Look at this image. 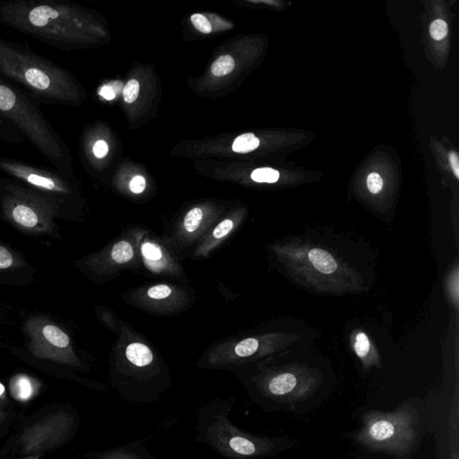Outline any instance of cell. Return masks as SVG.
<instances>
[{"instance_id": "obj_1", "label": "cell", "mask_w": 459, "mask_h": 459, "mask_svg": "<svg viewBox=\"0 0 459 459\" xmlns=\"http://www.w3.org/2000/svg\"><path fill=\"white\" fill-rule=\"evenodd\" d=\"M0 75L37 102L72 105L80 91L72 74L30 47L0 38Z\"/></svg>"}, {"instance_id": "obj_2", "label": "cell", "mask_w": 459, "mask_h": 459, "mask_svg": "<svg viewBox=\"0 0 459 459\" xmlns=\"http://www.w3.org/2000/svg\"><path fill=\"white\" fill-rule=\"evenodd\" d=\"M0 23L59 50L80 44L85 31L79 9L56 0H0Z\"/></svg>"}, {"instance_id": "obj_3", "label": "cell", "mask_w": 459, "mask_h": 459, "mask_svg": "<svg viewBox=\"0 0 459 459\" xmlns=\"http://www.w3.org/2000/svg\"><path fill=\"white\" fill-rule=\"evenodd\" d=\"M235 398H212L198 410L195 438L226 459H264L290 446L285 437L257 435L244 430L230 419Z\"/></svg>"}, {"instance_id": "obj_4", "label": "cell", "mask_w": 459, "mask_h": 459, "mask_svg": "<svg viewBox=\"0 0 459 459\" xmlns=\"http://www.w3.org/2000/svg\"><path fill=\"white\" fill-rule=\"evenodd\" d=\"M361 427L355 441L371 453L395 459H410L416 452L422 434L418 408L409 400L391 411L371 409L361 416Z\"/></svg>"}, {"instance_id": "obj_5", "label": "cell", "mask_w": 459, "mask_h": 459, "mask_svg": "<svg viewBox=\"0 0 459 459\" xmlns=\"http://www.w3.org/2000/svg\"><path fill=\"white\" fill-rule=\"evenodd\" d=\"M0 114L15 125L54 169L71 172L70 151L36 101L0 75Z\"/></svg>"}, {"instance_id": "obj_6", "label": "cell", "mask_w": 459, "mask_h": 459, "mask_svg": "<svg viewBox=\"0 0 459 459\" xmlns=\"http://www.w3.org/2000/svg\"><path fill=\"white\" fill-rule=\"evenodd\" d=\"M317 385V381L309 374L283 371L255 382L250 395L254 402L261 405L293 406L307 400Z\"/></svg>"}, {"instance_id": "obj_7", "label": "cell", "mask_w": 459, "mask_h": 459, "mask_svg": "<svg viewBox=\"0 0 459 459\" xmlns=\"http://www.w3.org/2000/svg\"><path fill=\"white\" fill-rule=\"evenodd\" d=\"M75 425V417L65 411L47 415L24 429L18 444L22 459H38L63 444Z\"/></svg>"}, {"instance_id": "obj_8", "label": "cell", "mask_w": 459, "mask_h": 459, "mask_svg": "<svg viewBox=\"0 0 459 459\" xmlns=\"http://www.w3.org/2000/svg\"><path fill=\"white\" fill-rule=\"evenodd\" d=\"M91 459H156L149 448L140 441L117 446L97 453Z\"/></svg>"}, {"instance_id": "obj_9", "label": "cell", "mask_w": 459, "mask_h": 459, "mask_svg": "<svg viewBox=\"0 0 459 459\" xmlns=\"http://www.w3.org/2000/svg\"><path fill=\"white\" fill-rule=\"evenodd\" d=\"M127 361L138 367H149L153 362V354L151 349L141 342H132L126 348Z\"/></svg>"}, {"instance_id": "obj_10", "label": "cell", "mask_w": 459, "mask_h": 459, "mask_svg": "<svg viewBox=\"0 0 459 459\" xmlns=\"http://www.w3.org/2000/svg\"><path fill=\"white\" fill-rule=\"evenodd\" d=\"M452 408L449 416L450 453L448 459H459L458 432H459V398L457 394L452 399Z\"/></svg>"}, {"instance_id": "obj_11", "label": "cell", "mask_w": 459, "mask_h": 459, "mask_svg": "<svg viewBox=\"0 0 459 459\" xmlns=\"http://www.w3.org/2000/svg\"><path fill=\"white\" fill-rule=\"evenodd\" d=\"M308 258L313 266L322 273L330 274L337 269V263L333 255L324 249H311Z\"/></svg>"}, {"instance_id": "obj_12", "label": "cell", "mask_w": 459, "mask_h": 459, "mask_svg": "<svg viewBox=\"0 0 459 459\" xmlns=\"http://www.w3.org/2000/svg\"><path fill=\"white\" fill-rule=\"evenodd\" d=\"M0 141L10 144H22L26 141L19 128L1 114Z\"/></svg>"}, {"instance_id": "obj_13", "label": "cell", "mask_w": 459, "mask_h": 459, "mask_svg": "<svg viewBox=\"0 0 459 459\" xmlns=\"http://www.w3.org/2000/svg\"><path fill=\"white\" fill-rule=\"evenodd\" d=\"M12 214L16 222L25 227H34L39 221L37 212L28 204H15L12 210Z\"/></svg>"}, {"instance_id": "obj_14", "label": "cell", "mask_w": 459, "mask_h": 459, "mask_svg": "<svg viewBox=\"0 0 459 459\" xmlns=\"http://www.w3.org/2000/svg\"><path fill=\"white\" fill-rule=\"evenodd\" d=\"M11 391L13 396L22 402L30 400L35 393L33 385L26 377H20L15 379L12 384Z\"/></svg>"}, {"instance_id": "obj_15", "label": "cell", "mask_w": 459, "mask_h": 459, "mask_svg": "<svg viewBox=\"0 0 459 459\" xmlns=\"http://www.w3.org/2000/svg\"><path fill=\"white\" fill-rule=\"evenodd\" d=\"M42 333L48 342L56 347L65 348L69 345L70 340L67 334L55 325H46Z\"/></svg>"}, {"instance_id": "obj_16", "label": "cell", "mask_w": 459, "mask_h": 459, "mask_svg": "<svg viewBox=\"0 0 459 459\" xmlns=\"http://www.w3.org/2000/svg\"><path fill=\"white\" fill-rule=\"evenodd\" d=\"M259 139L251 133L238 135L232 143V150L236 152L246 153L256 149Z\"/></svg>"}, {"instance_id": "obj_17", "label": "cell", "mask_w": 459, "mask_h": 459, "mask_svg": "<svg viewBox=\"0 0 459 459\" xmlns=\"http://www.w3.org/2000/svg\"><path fill=\"white\" fill-rule=\"evenodd\" d=\"M134 256L131 244L126 240L116 243L111 250V257L117 264H125Z\"/></svg>"}, {"instance_id": "obj_18", "label": "cell", "mask_w": 459, "mask_h": 459, "mask_svg": "<svg viewBox=\"0 0 459 459\" xmlns=\"http://www.w3.org/2000/svg\"><path fill=\"white\" fill-rule=\"evenodd\" d=\"M235 67V61L229 55L221 56L212 65V73L215 76H222L230 74Z\"/></svg>"}, {"instance_id": "obj_19", "label": "cell", "mask_w": 459, "mask_h": 459, "mask_svg": "<svg viewBox=\"0 0 459 459\" xmlns=\"http://www.w3.org/2000/svg\"><path fill=\"white\" fill-rule=\"evenodd\" d=\"M258 341L255 338H247L239 342L234 347V353L238 358L249 357L257 351Z\"/></svg>"}, {"instance_id": "obj_20", "label": "cell", "mask_w": 459, "mask_h": 459, "mask_svg": "<svg viewBox=\"0 0 459 459\" xmlns=\"http://www.w3.org/2000/svg\"><path fill=\"white\" fill-rule=\"evenodd\" d=\"M142 253L150 266L154 268V263L162 259V252L160 247L151 242H144L142 245Z\"/></svg>"}, {"instance_id": "obj_21", "label": "cell", "mask_w": 459, "mask_h": 459, "mask_svg": "<svg viewBox=\"0 0 459 459\" xmlns=\"http://www.w3.org/2000/svg\"><path fill=\"white\" fill-rule=\"evenodd\" d=\"M203 218V211L199 207L192 208L185 216L183 226L187 232H194L198 229Z\"/></svg>"}, {"instance_id": "obj_22", "label": "cell", "mask_w": 459, "mask_h": 459, "mask_svg": "<svg viewBox=\"0 0 459 459\" xmlns=\"http://www.w3.org/2000/svg\"><path fill=\"white\" fill-rule=\"evenodd\" d=\"M251 178L260 183H274L279 178V172L272 168H259L251 173Z\"/></svg>"}, {"instance_id": "obj_23", "label": "cell", "mask_w": 459, "mask_h": 459, "mask_svg": "<svg viewBox=\"0 0 459 459\" xmlns=\"http://www.w3.org/2000/svg\"><path fill=\"white\" fill-rule=\"evenodd\" d=\"M447 31L446 22L440 19L435 20L429 26L430 36L436 40L443 39L446 36Z\"/></svg>"}, {"instance_id": "obj_24", "label": "cell", "mask_w": 459, "mask_h": 459, "mask_svg": "<svg viewBox=\"0 0 459 459\" xmlns=\"http://www.w3.org/2000/svg\"><path fill=\"white\" fill-rule=\"evenodd\" d=\"M139 89V82L135 79L128 81L123 90V97L126 102H134L138 96Z\"/></svg>"}, {"instance_id": "obj_25", "label": "cell", "mask_w": 459, "mask_h": 459, "mask_svg": "<svg viewBox=\"0 0 459 459\" xmlns=\"http://www.w3.org/2000/svg\"><path fill=\"white\" fill-rule=\"evenodd\" d=\"M354 349L357 353V355L360 358H365L370 349L369 341L367 337V335L363 333H358L356 336V342L354 344Z\"/></svg>"}, {"instance_id": "obj_26", "label": "cell", "mask_w": 459, "mask_h": 459, "mask_svg": "<svg viewBox=\"0 0 459 459\" xmlns=\"http://www.w3.org/2000/svg\"><path fill=\"white\" fill-rule=\"evenodd\" d=\"M191 22L195 29L202 33H210L212 31V25L209 20L201 13H194L191 15Z\"/></svg>"}, {"instance_id": "obj_27", "label": "cell", "mask_w": 459, "mask_h": 459, "mask_svg": "<svg viewBox=\"0 0 459 459\" xmlns=\"http://www.w3.org/2000/svg\"><path fill=\"white\" fill-rule=\"evenodd\" d=\"M171 293V289L166 284H159L152 286L147 290V295L154 299H161L169 297Z\"/></svg>"}, {"instance_id": "obj_28", "label": "cell", "mask_w": 459, "mask_h": 459, "mask_svg": "<svg viewBox=\"0 0 459 459\" xmlns=\"http://www.w3.org/2000/svg\"><path fill=\"white\" fill-rule=\"evenodd\" d=\"M367 186L372 194L380 192L383 187V179L377 173L372 172L367 178Z\"/></svg>"}, {"instance_id": "obj_29", "label": "cell", "mask_w": 459, "mask_h": 459, "mask_svg": "<svg viewBox=\"0 0 459 459\" xmlns=\"http://www.w3.org/2000/svg\"><path fill=\"white\" fill-rule=\"evenodd\" d=\"M233 228V221L230 219H225L221 221L213 230L212 235L216 238L225 237Z\"/></svg>"}, {"instance_id": "obj_30", "label": "cell", "mask_w": 459, "mask_h": 459, "mask_svg": "<svg viewBox=\"0 0 459 459\" xmlns=\"http://www.w3.org/2000/svg\"><path fill=\"white\" fill-rule=\"evenodd\" d=\"M91 152L95 158L102 159L107 155L108 152V143L104 140H97L92 144Z\"/></svg>"}, {"instance_id": "obj_31", "label": "cell", "mask_w": 459, "mask_h": 459, "mask_svg": "<svg viewBox=\"0 0 459 459\" xmlns=\"http://www.w3.org/2000/svg\"><path fill=\"white\" fill-rule=\"evenodd\" d=\"M145 185V179L143 177L137 175L131 179L129 188L133 193L140 194L144 190Z\"/></svg>"}, {"instance_id": "obj_32", "label": "cell", "mask_w": 459, "mask_h": 459, "mask_svg": "<svg viewBox=\"0 0 459 459\" xmlns=\"http://www.w3.org/2000/svg\"><path fill=\"white\" fill-rule=\"evenodd\" d=\"M13 259L11 253L6 248L0 246V269L10 267L13 264Z\"/></svg>"}, {"instance_id": "obj_33", "label": "cell", "mask_w": 459, "mask_h": 459, "mask_svg": "<svg viewBox=\"0 0 459 459\" xmlns=\"http://www.w3.org/2000/svg\"><path fill=\"white\" fill-rule=\"evenodd\" d=\"M449 162L450 166L455 175V177L459 178V160L458 155L455 152H450L449 153Z\"/></svg>"}, {"instance_id": "obj_34", "label": "cell", "mask_w": 459, "mask_h": 459, "mask_svg": "<svg viewBox=\"0 0 459 459\" xmlns=\"http://www.w3.org/2000/svg\"><path fill=\"white\" fill-rule=\"evenodd\" d=\"M99 94L106 100H113L116 96V91L111 86L104 85L100 88Z\"/></svg>"}, {"instance_id": "obj_35", "label": "cell", "mask_w": 459, "mask_h": 459, "mask_svg": "<svg viewBox=\"0 0 459 459\" xmlns=\"http://www.w3.org/2000/svg\"><path fill=\"white\" fill-rule=\"evenodd\" d=\"M5 401V388L4 385L0 382V403L4 404Z\"/></svg>"}, {"instance_id": "obj_36", "label": "cell", "mask_w": 459, "mask_h": 459, "mask_svg": "<svg viewBox=\"0 0 459 459\" xmlns=\"http://www.w3.org/2000/svg\"><path fill=\"white\" fill-rule=\"evenodd\" d=\"M6 416V412L0 409V425L4 421Z\"/></svg>"}, {"instance_id": "obj_37", "label": "cell", "mask_w": 459, "mask_h": 459, "mask_svg": "<svg viewBox=\"0 0 459 459\" xmlns=\"http://www.w3.org/2000/svg\"><path fill=\"white\" fill-rule=\"evenodd\" d=\"M3 405H4V404L0 403V409L2 408V406H3Z\"/></svg>"}]
</instances>
